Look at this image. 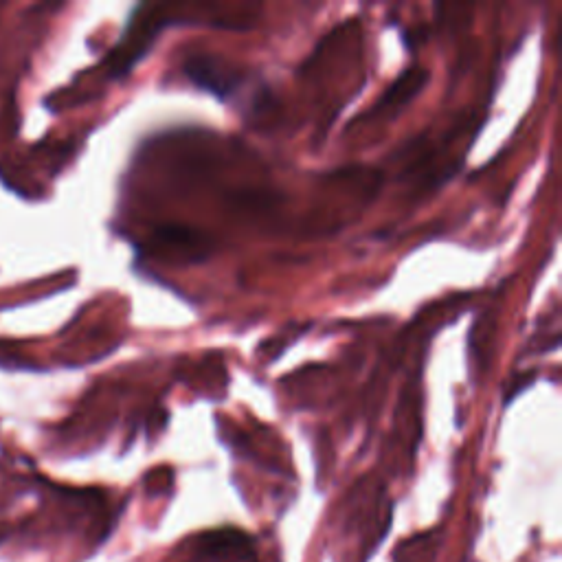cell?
<instances>
[{
  "mask_svg": "<svg viewBox=\"0 0 562 562\" xmlns=\"http://www.w3.org/2000/svg\"><path fill=\"white\" fill-rule=\"evenodd\" d=\"M185 75L196 86L205 88L220 99H227L235 88L240 86L242 75L231 71L227 62L218 58H209V55H196L185 62Z\"/></svg>",
  "mask_w": 562,
  "mask_h": 562,
  "instance_id": "6da1fadb",
  "label": "cell"
},
{
  "mask_svg": "<svg viewBox=\"0 0 562 562\" xmlns=\"http://www.w3.org/2000/svg\"><path fill=\"white\" fill-rule=\"evenodd\" d=\"M426 84V71L424 69H411L404 73L400 80L389 88V93L382 97L378 108H391L398 104H407L411 97L420 93V88Z\"/></svg>",
  "mask_w": 562,
  "mask_h": 562,
  "instance_id": "7a4b0ae2",
  "label": "cell"
}]
</instances>
